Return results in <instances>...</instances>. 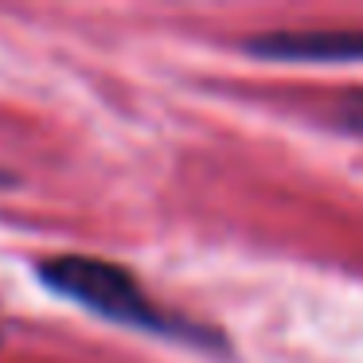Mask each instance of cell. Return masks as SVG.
<instances>
[{
    "mask_svg": "<svg viewBox=\"0 0 363 363\" xmlns=\"http://www.w3.org/2000/svg\"><path fill=\"white\" fill-rule=\"evenodd\" d=\"M35 277L48 285L51 293L74 301V305L90 308L94 316L113 324H125L137 332H152V336L184 340V344H211V332L199 324L176 316L172 308L157 305L145 293V285L129 274L125 266L106 258H90V254H51V258L35 262Z\"/></svg>",
    "mask_w": 363,
    "mask_h": 363,
    "instance_id": "cell-1",
    "label": "cell"
},
{
    "mask_svg": "<svg viewBox=\"0 0 363 363\" xmlns=\"http://www.w3.org/2000/svg\"><path fill=\"white\" fill-rule=\"evenodd\" d=\"M250 51L269 59H308V63H332V59H363V32H274L250 40Z\"/></svg>",
    "mask_w": 363,
    "mask_h": 363,
    "instance_id": "cell-2",
    "label": "cell"
},
{
    "mask_svg": "<svg viewBox=\"0 0 363 363\" xmlns=\"http://www.w3.org/2000/svg\"><path fill=\"white\" fill-rule=\"evenodd\" d=\"M336 118H340V125H344V129L363 133V90H355V94H347L344 102H340Z\"/></svg>",
    "mask_w": 363,
    "mask_h": 363,
    "instance_id": "cell-3",
    "label": "cell"
},
{
    "mask_svg": "<svg viewBox=\"0 0 363 363\" xmlns=\"http://www.w3.org/2000/svg\"><path fill=\"white\" fill-rule=\"evenodd\" d=\"M9 180H12V176H9V172H4V168H0V184H9Z\"/></svg>",
    "mask_w": 363,
    "mask_h": 363,
    "instance_id": "cell-4",
    "label": "cell"
}]
</instances>
